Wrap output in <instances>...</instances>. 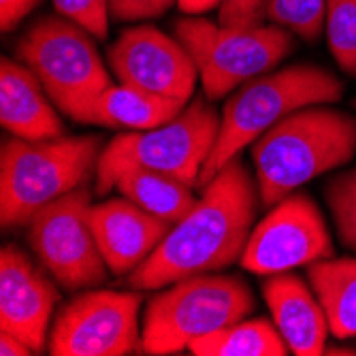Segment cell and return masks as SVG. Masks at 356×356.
<instances>
[{"instance_id":"9c48e42d","label":"cell","mask_w":356,"mask_h":356,"mask_svg":"<svg viewBox=\"0 0 356 356\" xmlns=\"http://www.w3.org/2000/svg\"><path fill=\"white\" fill-rule=\"evenodd\" d=\"M90 188L79 186L45 205L28 224V243L43 269L67 290L105 284L107 263L90 224Z\"/></svg>"},{"instance_id":"7402d4cb","label":"cell","mask_w":356,"mask_h":356,"mask_svg":"<svg viewBox=\"0 0 356 356\" xmlns=\"http://www.w3.org/2000/svg\"><path fill=\"white\" fill-rule=\"evenodd\" d=\"M267 17L303 41L314 43L325 30L327 0H269Z\"/></svg>"},{"instance_id":"d4e9b609","label":"cell","mask_w":356,"mask_h":356,"mask_svg":"<svg viewBox=\"0 0 356 356\" xmlns=\"http://www.w3.org/2000/svg\"><path fill=\"white\" fill-rule=\"evenodd\" d=\"M269 0H222L218 22L222 26H261L267 19Z\"/></svg>"},{"instance_id":"f1b7e54d","label":"cell","mask_w":356,"mask_h":356,"mask_svg":"<svg viewBox=\"0 0 356 356\" xmlns=\"http://www.w3.org/2000/svg\"><path fill=\"white\" fill-rule=\"evenodd\" d=\"M220 5H222V0H177L179 11H184L188 15H201L216 7L220 9Z\"/></svg>"},{"instance_id":"ffe728a7","label":"cell","mask_w":356,"mask_h":356,"mask_svg":"<svg viewBox=\"0 0 356 356\" xmlns=\"http://www.w3.org/2000/svg\"><path fill=\"white\" fill-rule=\"evenodd\" d=\"M194 356H286L288 343L269 320H241L192 341Z\"/></svg>"},{"instance_id":"e0dca14e","label":"cell","mask_w":356,"mask_h":356,"mask_svg":"<svg viewBox=\"0 0 356 356\" xmlns=\"http://www.w3.org/2000/svg\"><path fill=\"white\" fill-rule=\"evenodd\" d=\"M188 103L165 99L141 88L120 83L109 86L94 105L92 124L122 131H149L163 126L184 111Z\"/></svg>"},{"instance_id":"5b68a950","label":"cell","mask_w":356,"mask_h":356,"mask_svg":"<svg viewBox=\"0 0 356 356\" xmlns=\"http://www.w3.org/2000/svg\"><path fill=\"white\" fill-rule=\"evenodd\" d=\"M222 115L203 99H192L171 122L115 135L101 152L96 167V194L115 188L122 173L149 169L199 186L201 171L216 145Z\"/></svg>"},{"instance_id":"484cf974","label":"cell","mask_w":356,"mask_h":356,"mask_svg":"<svg viewBox=\"0 0 356 356\" xmlns=\"http://www.w3.org/2000/svg\"><path fill=\"white\" fill-rule=\"evenodd\" d=\"M177 0H109V13L118 22H139L165 15Z\"/></svg>"},{"instance_id":"277c9868","label":"cell","mask_w":356,"mask_h":356,"mask_svg":"<svg viewBox=\"0 0 356 356\" xmlns=\"http://www.w3.org/2000/svg\"><path fill=\"white\" fill-rule=\"evenodd\" d=\"M103 139L96 135L9 139L0 152V222L28 226L45 205L73 192L99 167Z\"/></svg>"},{"instance_id":"83f0119b","label":"cell","mask_w":356,"mask_h":356,"mask_svg":"<svg viewBox=\"0 0 356 356\" xmlns=\"http://www.w3.org/2000/svg\"><path fill=\"white\" fill-rule=\"evenodd\" d=\"M0 354L3 356H28L35 354L30 346H26L19 337L0 331Z\"/></svg>"},{"instance_id":"ac0fdd59","label":"cell","mask_w":356,"mask_h":356,"mask_svg":"<svg viewBox=\"0 0 356 356\" xmlns=\"http://www.w3.org/2000/svg\"><path fill=\"white\" fill-rule=\"evenodd\" d=\"M307 280L335 337H356V258H325L307 265Z\"/></svg>"},{"instance_id":"7c38bea8","label":"cell","mask_w":356,"mask_h":356,"mask_svg":"<svg viewBox=\"0 0 356 356\" xmlns=\"http://www.w3.org/2000/svg\"><path fill=\"white\" fill-rule=\"evenodd\" d=\"M107 58L120 83L179 103L190 101L199 77L197 62L190 51L147 24L124 30L109 47Z\"/></svg>"},{"instance_id":"52a82bcc","label":"cell","mask_w":356,"mask_h":356,"mask_svg":"<svg viewBox=\"0 0 356 356\" xmlns=\"http://www.w3.org/2000/svg\"><path fill=\"white\" fill-rule=\"evenodd\" d=\"M256 299L239 275L201 273L177 280L143 314L141 346L147 354H175L192 341L245 320Z\"/></svg>"},{"instance_id":"30bf717a","label":"cell","mask_w":356,"mask_h":356,"mask_svg":"<svg viewBox=\"0 0 356 356\" xmlns=\"http://www.w3.org/2000/svg\"><path fill=\"white\" fill-rule=\"evenodd\" d=\"M139 293L88 290L60 307L47 350L54 356H124L141 346Z\"/></svg>"},{"instance_id":"603a6c76","label":"cell","mask_w":356,"mask_h":356,"mask_svg":"<svg viewBox=\"0 0 356 356\" xmlns=\"http://www.w3.org/2000/svg\"><path fill=\"white\" fill-rule=\"evenodd\" d=\"M325 199L341 243L356 252V167L329 179Z\"/></svg>"},{"instance_id":"6da1fadb","label":"cell","mask_w":356,"mask_h":356,"mask_svg":"<svg viewBox=\"0 0 356 356\" xmlns=\"http://www.w3.org/2000/svg\"><path fill=\"white\" fill-rule=\"evenodd\" d=\"M256 188L248 169L239 160H231L209 184L203 194L167 237L126 275V284L135 290H156L169 284L218 273L241 261L256 218Z\"/></svg>"},{"instance_id":"cb8c5ba5","label":"cell","mask_w":356,"mask_h":356,"mask_svg":"<svg viewBox=\"0 0 356 356\" xmlns=\"http://www.w3.org/2000/svg\"><path fill=\"white\" fill-rule=\"evenodd\" d=\"M58 15L86 28L94 39L109 35V0H51Z\"/></svg>"},{"instance_id":"f546056e","label":"cell","mask_w":356,"mask_h":356,"mask_svg":"<svg viewBox=\"0 0 356 356\" xmlns=\"http://www.w3.org/2000/svg\"><path fill=\"white\" fill-rule=\"evenodd\" d=\"M325 354H356V348H327Z\"/></svg>"},{"instance_id":"4316f807","label":"cell","mask_w":356,"mask_h":356,"mask_svg":"<svg viewBox=\"0 0 356 356\" xmlns=\"http://www.w3.org/2000/svg\"><path fill=\"white\" fill-rule=\"evenodd\" d=\"M41 3L43 0H0V26H3V32H11Z\"/></svg>"},{"instance_id":"d6986e66","label":"cell","mask_w":356,"mask_h":356,"mask_svg":"<svg viewBox=\"0 0 356 356\" xmlns=\"http://www.w3.org/2000/svg\"><path fill=\"white\" fill-rule=\"evenodd\" d=\"M115 188L122 197L143 207L145 211L167 220L169 224H177L199 201L194 199L190 184L149 169H131L122 173Z\"/></svg>"},{"instance_id":"44dd1931","label":"cell","mask_w":356,"mask_h":356,"mask_svg":"<svg viewBox=\"0 0 356 356\" xmlns=\"http://www.w3.org/2000/svg\"><path fill=\"white\" fill-rule=\"evenodd\" d=\"M329 49L348 75H356V0H327Z\"/></svg>"},{"instance_id":"8fae6325","label":"cell","mask_w":356,"mask_h":356,"mask_svg":"<svg viewBox=\"0 0 356 356\" xmlns=\"http://www.w3.org/2000/svg\"><path fill=\"white\" fill-rule=\"evenodd\" d=\"M333 254V239L322 211L309 194L293 192L252 229L241 265L256 275L271 277Z\"/></svg>"},{"instance_id":"5bb4252c","label":"cell","mask_w":356,"mask_h":356,"mask_svg":"<svg viewBox=\"0 0 356 356\" xmlns=\"http://www.w3.org/2000/svg\"><path fill=\"white\" fill-rule=\"evenodd\" d=\"M90 224L109 271L120 277L133 273L173 226L126 197L92 205Z\"/></svg>"},{"instance_id":"8992f818","label":"cell","mask_w":356,"mask_h":356,"mask_svg":"<svg viewBox=\"0 0 356 356\" xmlns=\"http://www.w3.org/2000/svg\"><path fill=\"white\" fill-rule=\"evenodd\" d=\"M17 60L41 79L60 113L92 124L94 105L111 79L86 28L62 15H43L17 41Z\"/></svg>"},{"instance_id":"3957f363","label":"cell","mask_w":356,"mask_h":356,"mask_svg":"<svg viewBox=\"0 0 356 356\" xmlns=\"http://www.w3.org/2000/svg\"><path fill=\"white\" fill-rule=\"evenodd\" d=\"M341 94V79L316 64H293L245 81L224 103L220 133L201 171L199 188L286 115L309 105L335 103Z\"/></svg>"},{"instance_id":"4dcf8cb0","label":"cell","mask_w":356,"mask_h":356,"mask_svg":"<svg viewBox=\"0 0 356 356\" xmlns=\"http://www.w3.org/2000/svg\"><path fill=\"white\" fill-rule=\"evenodd\" d=\"M354 107H356V103H354Z\"/></svg>"},{"instance_id":"2e32d148","label":"cell","mask_w":356,"mask_h":356,"mask_svg":"<svg viewBox=\"0 0 356 356\" xmlns=\"http://www.w3.org/2000/svg\"><path fill=\"white\" fill-rule=\"evenodd\" d=\"M41 79L24 62L3 58L0 67V122L13 137L41 141L64 135V124L45 99Z\"/></svg>"},{"instance_id":"4fadbf2b","label":"cell","mask_w":356,"mask_h":356,"mask_svg":"<svg viewBox=\"0 0 356 356\" xmlns=\"http://www.w3.org/2000/svg\"><path fill=\"white\" fill-rule=\"evenodd\" d=\"M58 301V288L30 256L13 243L5 245L0 252V331L19 337L32 352H43Z\"/></svg>"},{"instance_id":"ba28073f","label":"cell","mask_w":356,"mask_h":356,"mask_svg":"<svg viewBox=\"0 0 356 356\" xmlns=\"http://www.w3.org/2000/svg\"><path fill=\"white\" fill-rule=\"evenodd\" d=\"M175 37L197 62L209 101H220L245 81L269 73L295 47L293 32L277 24L245 28L184 17L175 22Z\"/></svg>"},{"instance_id":"9a60e30c","label":"cell","mask_w":356,"mask_h":356,"mask_svg":"<svg viewBox=\"0 0 356 356\" xmlns=\"http://www.w3.org/2000/svg\"><path fill=\"white\" fill-rule=\"evenodd\" d=\"M309 286L293 275L277 273L263 284V297L271 309L273 325L297 356H318L327 350L329 318Z\"/></svg>"},{"instance_id":"7a4b0ae2","label":"cell","mask_w":356,"mask_h":356,"mask_svg":"<svg viewBox=\"0 0 356 356\" xmlns=\"http://www.w3.org/2000/svg\"><path fill=\"white\" fill-rule=\"evenodd\" d=\"M356 154V115L309 105L297 109L252 147L263 207H273L314 177L348 165Z\"/></svg>"}]
</instances>
